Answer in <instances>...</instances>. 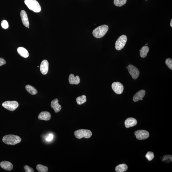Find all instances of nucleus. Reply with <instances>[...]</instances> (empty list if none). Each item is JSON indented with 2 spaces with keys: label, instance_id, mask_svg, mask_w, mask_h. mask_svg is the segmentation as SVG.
<instances>
[{
  "label": "nucleus",
  "instance_id": "f257e3e1",
  "mask_svg": "<svg viewBox=\"0 0 172 172\" xmlns=\"http://www.w3.org/2000/svg\"><path fill=\"white\" fill-rule=\"evenodd\" d=\"M22 141L20 137L17 135H9L3 137L2 141L4 144L8 145H14L19 144Z\"/></svg>",
  "mask_w": 172,
  "mask_h": 172
},
{
  "label": "nucleus",
  "instance_id": "f03ea898",
  "mask_svg": "<svg viewBox=\"0 0 172 172\" xmlns=\"http://www.w3.org/2000/svg\"><path fill=\"white\" fill-rule=\"evenodd\" d=\"M109 27L106 25H103L100 26L92 32V34L94 37L97 38H100L104 36L109 30Z\"/></svg>",
  "mask_w": 172,
  "mask_h": 172
},
{
  "label": "nucleus",
  "instance_id": "7ed1b4c3",
  "mask_svg": "<svg viewBox=\"0 0 172 172\" xmlns=\"http://www.w3.org/2000/svg\"><path fill=\"white\" fill-rule=\"evenodd\" d=\"M24 2L30 10L36 13H38L41 11V6L36 0H25Z\"/></svg>",
  "mask_w": 172,
  "mask_h": 172
},
{
  "label": "nucleus",
  "instance_id": "20e7f679",
  "mask_svg": "<svg viewBox=\"0 0 172 172\" xmlns=\"http://www.w3.org/2000/svg\"><path fill=\"white\" fill-rule=\"evenodd\" d=\"M74 135L77 139H80L83 138L88 139L92 136V133L90 130L81 129L76 131L74 132Z\"/></svg>",
  "mask_w": 172,
  "mask_h": 172
},
{
  "label": "nucleus",
  "instance_id": "39448f33",
  "mask_svg": "<svg viewBox=\"0 0 172 172\" xmlns=\"http://www.w3.org/2000/svg\"><path fill=\"white\" fill-rule=\"evenodd\" d=\"M127 41V36L122 35L119 37L115 42V48L118 51H120L126 45Z\"/></svg>",
  "mask_w": 172,
  "mask_h": 172
},
{
  "label": "nucleus",
  "instance_id": "423d86ee",
  "mask_svg": "<svg viewBox=\"0 0 172 172\" xmlns=\"http://www.w3.org/2000/svg\"><path fill=\"white\" fill-rule=\"evenodd\" d=\"M19 105V103L16 101H6L2 104L3 107L11 111L15 110L17 109Z\"/></svg>",
  "mask_w": 172,
  "mask_h": 172
},
{
  "label": "nucleus",
  "instance_id": "0eeeda50",
  "mask_svg": "<svg viewBox=\"0 0 172 172\" xmlns=\"http://www.w3.org/2000/svg\"><path fill=\"white\" fill-rule=\"evenodd\" d=\"M127 68L129 73L131 76L132 78L134 80H136L139 77L140 74V72L138 68L130 64L128 65Z\"/></svg>",
  "mask_w": 172,
  "mask_h": 172
},
{
  "label": "nucleus",
  "instance_id": "6e6552de",
  "mask_svg": "<svg viewBox=\"0 0 172 172\" xmlns=\"http://www.w3.org/2000/svg\"><path fill=\"white\" fill-rule=\"evenodd\" d=\"M137 139L139 140H145L148 138L150 135L149 132L144 130H140L136 131L135 132Z\"/></svg>",
  "mask_w": 172,
  "mask_h": 172
},
{
  "label": "nucleus",
  "instance_id": "1a4fd4ad",
  "mask_svg": "<svg viewBox=\"0 0 172 172\" xmlns=\"http://www.w3.org/2000/svg\"><path fill=\"white\" fill-rule=\"evenodd\" d=\"M112 90L116 94H121L124 90V86L122 83L119 82H114L112 85Z\"/></svg>",
  "mask_w": 172,
  "mask_h": 172
},
{
  "label": "nucleus",
  "instance_id": "9d476101",
  "mask_svg": "<svg viewBox=\"0 0 172 172\" xmlns=\"http://www.w3.org/2000/svg\"><path fill=\"white\" fill-rule=\"evenodd\" d=\"M49 63L46 60H44L42 61L40 66V70L41 73L43 75L46 74L48 71Z\"/></svg>",
  "mask_w": 172,
  "mask_h": 172
},
{
  "label": "nucleus",
  "instance_id": "9b49d317",
  "mask_svg": "<svg viewBox=\"0 0 172 172\" xmlns=\"http://www.w3.org/2000/svg\"><path fill=\"white\" fill-rule=\"evenodd\" d=\"M145 91L144 90H141L138 91L134 96L133 97L134 101L136 102L139 100H143V98L145 96Z\"/></svg>",
  "mask_w": 172,
  "mask_h": 172
},
{
  "label": "nucleus",
  "instance_id": "f8f14e48",
  "mask_svg": "<svg viewBox=\"0 0 172 172\" xmlns=\"http://www.w3.org/2000/svg\"><path fill=\"white\" fill-rule=\"evenodd\" d=\"M21 16L22 23L24 26L26 27H29L30 26L29 22L27 13L25 11L23 10L21 11Z\"/></svg>",
  "mask_w": 172,
  "mask_h": 172
},
{
  "label": "nucleus",
  "instance_id": "ddd939ff",
  "mask_svg": "<svg viewBox=\"0 0 172 172\" xmlns=\"http://www.w3.org/2000/svg\"><path fill=\"white\" fill-rule=\"evenodd\" d=\"M51 106L56 113L60 112L62 109V106L59 104L58 100L57 99H55L52 101Z\"/></svg>",
  "mask_w": 172,
  "mask_h": 172
},
{
  "label": "nucleus",
  "instance_id": "4468645a",
  "mask_svg": "<svg viewBox=\"0 0 172 172\" xmlns=\"http://www.w3.org/2000/svg\"><path fill=\"white\" fill-rule=\"evenodd\" d=\"M137 124V120L133 118L130 117L127 119L125 121V127L129 128L136 126Z\"/></svg>",
  "mask_w": 172,
  "mask_h": 172
},
{
  "label": "nucleus",
  "instance_id": "2eb2a0df",
  "mask_svg": "<svg viewBox=\"0 0 172 172\" xmlns=\"http://www.w3.org/2000/svg\"><path fill=\"white\" fill-rule=\"evenodd\" d=\"M0 166L1 168L7 171H11L13 168V164L9 161H2L0 163Z\"/></svg>",
  "mask_w": 172,
  "mask_h": 172
},
{
  "label": "nucleus",
  "instance_id": "dca6fc26",
  "mask_svg": "<svg viewBox=\"0 0 172 172\" xmlns=\"http://www.w3.org/2000/svg\"><path fill=\"white\" fill-rule=\"evenodd\" d=\"M51 118V114L50 112L46 111L41 112L38 116V119L39 120H45L46 121H49Z\"/></svg>",
  "mask_w": 172,
  "mask_h": 172
},
{
  "label": "nucleus",
  "instance_id": "f3484780",
  "mask_svg": "<svg viewBox=\"0 0 172 172\" xmlns=\"http://www.w3.org/2000/svg\"><path fill=\"white\" fill-rule=\"evenodd\" d=\"M69 83L71 85H78L80 83V77L77 76L75 77L74 74H71L70 75L68 78Z\"/></svg>",
  "mask_w": 172,
  "mask_h": 172
},
{
  "label": "nucleus",
  "instance_id": "a211bd4d",
  "mask_svg": "<svg viewBox=\"0 0 172 172\" xmlns=\"http://www.w3.org/2000/svg\"><path fill=\"white\" fill-rule=\"evenodd\" d=\"M17 51L20 55L24 58H27L29 55L28 51L23 47H19L17 48Z\"/></svg>",
  "mask_w": 172,
  "mask_h": 172
},
{
  "label": "nucleus",
  "instance_id": "6ab92c4d",
  "mask_svg": "<svg viewBox=\"0 0 172 172\" xmlns=\"http://www.w3.org/2000/svg\"><path fill=\"white\" fill-rule=\"evenodd\" d=\"M149 51V48L148 46L145 45L141 48L140 51V56L141 57L144 58L146 57Z\"/></svg>",
  "mask_w": 172,
  "mask_h": 172
},
{
  "label": "nucleus",
  "instance_id": "aec40b11",
  "mask_svg": "<svg viewBox=\"0 0 172 172\" xmlns=\"http://www.w3.org/2000/svg\"><path fill=\"white\" fill-rule=\"evenodd\" d=\"M127 166L125 164H122L116 167L115 170L117 172H124L127 171Z\"/></svg>",
  "mask_w": 172,
  "mask_h": 172
},
{
  "label": "nucleus",
  "instance_id": "412c9836",
  "mask_svg": "<svg viewBox=\"0 0 172 172\" xmlns=\"http://www.w3.org/2000/svg\"><path fill=\"white\" fill-rule=\"evenodd\" d=\"M25 88L27 92L32 95H36L37 93V91L35 88L31 85H28L25 86Z\"/></svg>",
  "mask_w": 172,
  "mask_h": 172
},
{
  "label": "nucleus",
  "instance_id": "4be33fe9",
  "mask_svg": "<svg viewBox=\"0 0 172 172\" xmlns=\"http://www.w3.org/2000/svg\"><path fill=\"white\" fill-rule=\"evenodd\" d=\"M86 95H83L81 96L77 97L76 99V101L77 104L79 105H82L86 102Z\"/></svg>",
  "mask_w": 172,
  "mask_h": 172
},
{
  "label": "nucleus",
  "instance_id": "5701e85b",
  "mask_svg": "<svg viewBox=\"0 0 172 172\" xmlns=\"http://www.w3.org/2000/svg\"><path fill=\"white\" fill-rule=\"evenodd\" d=\"M36 169L39 172H47L48 171V167L40 164H38L36 166Z\"/></svg>",
  "mask_w": 172,
  "mask_h": 172
},
{
  "label": "nucleus",
  "instance_id": "b1692460",
  "mask_svg": "<svg viewBox=\"0 0 172 172\" xmlns=\"http://www.w3.org/2000/svg\"><path fill=\"white\" fill-rule=\"evenodd\" d=\"M127 0H114V4L118 7H121L124 5L127 2Z\"/></svg>",
  "mask_w": 172,
  "mask_h": 172
},
{
  "label": "nucleus",
  "instance_id": "393cba45",
  "mask_svg": "<svg viewBox=\"0 0 172 172\" xmlns=\"http://www.w3.org/2000/svg\"><path fill=\"white\" fill-rule=\"evenodd\" d=\"M162 161L164 162L169 163L172 161V156L171 155H165L162 158Z\"/></svg>",
  "mask_w": 172,
  "mask_h": 172
},
{
  "label": "nucleus",
  "instance_id": "a878e982",
  "mask_svg": "<svg viewBox=\"0 0 172 172\" xmlns=\"http://www.w3.org/2000/svg\"><path fill=\"white\" fill-rule=\"evenodd\" d=\"M145 157L149 161H151L154 157V154L153 152L149 151L145 155Z\"/></svg>",
  "mask_w": 172,
  "mask_h": 172
},
{
  "label": "nucleus",
  "instance_id": "bb28decb",
  "mask_svg": "<svg viewBox=\"0 0 172 172\" xmlns=\"http://www.w3.org/2000/svg\"><path fill=\"white\" fill-rule=\"evenodd\" d=\"M165 64L170 69L172 70V60L171 58H167L165 60Z\"/></svg>",
  "mask_w": 172,
  "mask_h": 172
},
{
  "label": "nucleus",
  "instance_id": "cd10ccee",
  "mask_svg": "<svg viewBox=\"0 0 172 172\" xmlns=\"http://www.w3.org/2000/svg\"><path fill=\"white\" fill-rule=\"evenodd\" d=\"M1 26L3 28L6 29L8 28L9 27V25L8 22L6 20H3L1 23Z\"/></svg>",
  "mask_w": 172,
  "mask_h": 172
},
{
  "label": "nucleus",
  "instance_id": "c85d7f7f",
  "mask_svg": "<svg viewBox=\"0 0 172 172\" xmlns=\"http://www.w3.org/2000/svg\"><path fill=\"white\" fill-rule=\"evenodd\" d=\"M24 168L26 172H34V170L33 168L30 167L28 165H25L24 166Z\"/></svg>",
  "mask_w": 172,
  "mask_h": 172
},
{
  "label": "nucleus",
  "instance_id": "c756f323",
  "mask_svg": "<svg viewBox=\"0 0 172 172\" xmlns=\"http://www.w3.org/2000/svg\"><path fill=\"white\" fill-rule=\"evenodd\" d=\"M53 138V135L52 134H50L48 136L46 137V141H50L52 140Z\"/></svg>",
  "mask_w": 172,
  "mask_h": 172
},
{
  "label": "nucleus",
  "instance_id": "7c9ffc66",
  "mask_svg": "<svg viewBox=\"0 0 172 172\" xmlns=\"http://www.w3.org/2000/svg\"><path fill=\"white\" fill-rule=\"evenodd\" d=\"M6 61L2 58H0V66L6 64Z\"/></svg>",
  "mask_w": 172,
  "mask_h": 172
},
{
  "label": "nucleus",
  "instance_id": "2f4dec72",
  "mask_svg": "<svg viewBox=\"0 0 172 172\" xmlns=\"http://www.w3.org/2000/svg\"><path fill=\"white\" fill-rule=\"evenodd\" d=\"M170 26L171 27H172V19H171V21H170Z\"/></svg>",
  "mask_w": 172,
  "mask_h": 172
},
{
  "label": "nucleus",
  "instance_id": "473e14b6",
  "mask_svg": "<svg viewBox=\"0 0 172 172\" xmlns=\"http://www.w3.org/2000/svg\"><path fill=\"white\" fill-rule=\"evenodd\" d=\"M39 67V66H38V67Z\"/></svg>",
  "mask_w": 172,
  "mask_h": 172
},
{
  "label": "nucleus",
  "instance_id": "72a5a7b5",
  "mask_svg": "<svg viewBox=\"0 0 172 172\" xmlns=\"http://www.w3.org/2000/svg\"><path fill=\"white\" fill-rule=\"evenodd\" d=\"M146 1H147V0H146Z\"/></svg>",
  "mask_w": 172,
  "mask_h": 172
}]
</instances>
